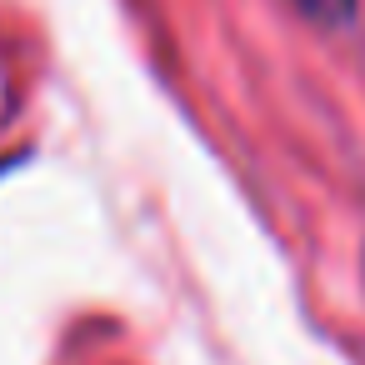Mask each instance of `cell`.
Wrapping results in <instances>:
<instances>
[{"label": "cell", "instance_id": "cell-1", "mask_svg": "<svg viewBox=\"0 0 365 365\" xmlns=\"http://www.w3.org/2000/svg\"><path fill=\"white\" fill-rule=\"evenodd\" d=\"M290 6L305 21H315V26H350L355 11H360V0H290Z\"/></svg>", "mask_w": 365, "mask_h": 365}]
</instances>
